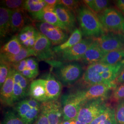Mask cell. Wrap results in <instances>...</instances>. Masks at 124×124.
<instances>
[{
	"label": "cell",
	"mask_w": 124,
	"mask_h": 124,
	"mask_svg": "<svg viewBox=\"0 0 124 124\" xmlns=\"http://www.w3.org/2000/svg\"><path fill=\"white\" fill-rule=\"evenodd\" d=\"M124 66V60L115 65L99 62L94 63L87 67L82 76V80L89 86L101 84H113Z\"/></svg>",
	"instance_id": "obj_1"
},
{
	"label": "cell",
	"mask_w": 124,
	"mask_h": 124,
	"mask_svg": "<svg viewBox=\"0 0 124 124\" xmlns=\"http://www.w3.org/2000/svg\"><path fill=\"white\" fill-rule=\"evenodd\" d=\"M62 84L51 73L33 80L30 85L29 96L41 103L58 99L62 92Z\"/></svg>",
	"instance_id": "obj_2"
},
{
	"label": "cell",
	"mask_w": 124,
	"mask_h": 124,
	"mask_svg": "<svg viewBox=\"0 0 124 124\" xmlns=\"http://www.w3.org/2000/svg\"><path fill=\"white\" fill-rule=\"evenodd\" d=\"M76 14L83 36L88 38H97L106 33L98 15L86 6L81 5Z\"/></svg>",
	"instance_id": "obj_3"
},
{
	"label": "cell",
	"mask_w": 124,
	"mask_h": 124,
	"mask_svg": "<svg viewBox=\"0 0 124 124\" xmlns=\"http://www.w3.org/2000/svg\"><path fill=\"white\" fill-rule=\"evenodd\" d=\"M46 62L51 66L56 78L63 85L69 86L74 84L82 75V67L78 62H64L55 60Z\"/></svg>",
	"instance_id": "obj_4"
},
{
	"label": "cell",
	"mask_w": 124,
	"mask_h": 124,
	"mask_svg": "<svg viewBox=\"0 0 124 124\" xmlns=\"http://www.w3.org/2000/svg\"><path fill=\"white\" fill-rule=\"evenodd\" d=\"M115 87L114 85L97 84L85 90H77L63 95L61 100L75 102L82 105L85 102L99 98H107L110 91Z\"/></svg>",
	"instance_id": "obj_5"
},
{
	"label": "cell",
	"mask_w": 124,
	"mask_h": 124,
	"mask_svg": "<svg viewBox=\"0 0 124 124\" xmlns=\"http://www.w3.org/2000/svg\"><path fill=\"white\" fill-rule=\"evenodd\" d=\"M107 98H99L84 103L80 108L75 120L76 124H90L108 107Z\"/></svg>",
	"instance_id": "obj_6"
},
{
	"label": "cell",
	"mask_w": 124,
	"mask_h": 124,
	"mask_svg": "<svg viewBox=\"0 0 124 124\" xmlns=\"http://www.w3.org/2000/svg\"><path fill=\"white\" fill-rule=\"evenodd\" d=\"M41 103L30 97L16 103L15 110L26 124H34L41 110Z\"/></svg>",
	"instance_id": "obj_7"
},
{
	"label": "cell",
	"mask_w": 124,
	"mask_h": 124,
	"mask_svg": "<svg viewBox=\"0 0 124 124\" xmlns=\"http://www.w3.org/2000/svg\"><path fill=\"white\" fill-rule=\"evenodd\" d=\"M97 15L106 33L122 31L124 15L118 9L108 8Z\"/></svg>",
	"instance_id": "obj_8"
},
{
	"label": "cell",
	"mask_w": 124,
	"mask_h": 124,
	"mask_svg": "<svg viewBox=\"0 0 124 124\" xmlns=\"http://www.w3.org/2000/svg\"><path fill=\"white\" fill-rule=\"evenodd\" d=\"M36 28L48 39L53 46H58L65 42L69 38V33L62 29L47 23H35Z\"/></svg>",
	"instance_id": "obj_9"
},
{
	"label": "cell",
	"mask_w": 124,
	"mask_h": 124,
	"mask_svg": "<svg viewBox=\"0 0 124 124\" xmlns=\"http://www.w3.org/2000/svg\"><path fill=\"white\" fill-rule=\"evenodd\" d=\"M95 39L105 54L113 51L124 49V34L120 32H106Z\"/></svg>",
	"instance_id": "obj_10"
},
{
	"label": "cell",
	"mask_w": 124,
	"mask_h": 124,
	"mask_svg": "<svg viewBox=\"0 0 124 124\" xmlns=\"http://www.w3.org/2000/svg\"><path fill=\"white\" fill-rule=\"evenodd\" d=\"M93 41V39L90 38L82 39L71 48L58 53L60 61L71 62L80 60Z\"/></svg>",
	"instance_id": "obj_11"
},
{
	"label": "cell",
	"mask_w": 124,
	"mask_h": 124,
	"mask_svg": "<svg viewBox=\"0 0 124 124\" xmlns=\"http://www.w3.org/2000/svg\"><path fill=\"white\" fill-rule=\"evenodd\" d=\"M41 110L46 115L50 124H61L63 121L61 102L58 99L42 102Z\"/></svg>",
	"instance_id": "obj_12"
},
{
	"label": "cell",
	"mask_w": 124,
	"mask_h": 124,
	"mask_svg": "<svg viewBox=\"0 0 124 124\" xmlns=\"http://www.w3.org/2000/svg\"><path fill=\"white\" fill-rule=\"evenodd\" d=\"M52 45L51 41L40 32L33 48L36 57L39 60L45 61L53 60L55 53L52 48Z\"/></svg>",
	"instance_id": "obj_13"
},
{
	"label": "cell",
	"mask_w": 124,
	"mask_h": 124,
	"mask_svg": "<svg viewBox=\"0 0 124 124\" xmlns=\"http://www.w3.org/2000/svg\"><path fill=\"white\" fill-rule=\"evenodd\" d=\"M11 66L29 80L34 79L39 74L38 62L33 57L27 58Z\"/></svg>",
	"instance_id": "obj_14"
},
{
	"label": "cell",
	"mask_w": 124,
	"mask_h": 124,
	"mask_svg": "<svg viewBox=\"0 0 124 124\" xmlns=\"http://www.w3.org/2000/svg\"><path fill=\"white\" fill-rule=\"evenodd\" d=\"M13 79V101L15 104L16 103L25 98L29 96L30 84H29L28 79L14 69Z\"/></svg>",
	"instance_id": "obj_15"
},
{
	"label": "cell",
	"mask_w": 124,
	"mask_h": 124,
	"mask_svg": "<svg viewBox=\"0 0 124 124\" xmlns=\"http://www.w3.org/2000/svg\"><path fill=\"white\" fill-rule=\"evenodd\" d=\"M13 75L14 69L11 67L7 80L0 87V102L6 106H12L14 105L13 101Z\"/></svg>",
	"instance_id": "obj_16"
},
{
	"label": "cell",
	"mask_w": 124,
	"mask_h": 124,
	"mask_svg": "<svg viewBox=\"0 0 124 124\" xmlns=\"http://www.w3.org/2000/svg\"><path fill=\"white\" fill-rule=\"evenodd\" d=\"M54 12L69 32L72 33L76 29V18L73 12L63 5L58 3L55 7Z\"/></svg>",
	"instance_id": "obj_17"
},
{
	"label": "cell",
	"mask_w": 124,
	"mask_h": 124,
	"mask_svg": "<svg viewBox=\"0 0 124 124\" xmlns=\"http://www.w3.org/2000/svg\"><path fill=\"white\" fill-rule=\"evenodd\" d=\"M40 32L33 25H28L19 32L18 38L23 46L27 49H33Z\"/></svg>",
	"instance_id": "obj_18"
},
{
	"label": "cell",
	"mask_w": 124,
	"mask_h": 124,
	"mask_svg": "<svg viewBox=\"0 0 124 124\" xmlns=\"http://www.w3.org/2000/svg\"><path fill=\"white\" fill-rule=\"evenodd\" d=\"M105 55L97 41L94 39L80 61L90 65L100 62Z\"/></svg>",
	"instance_id": "obj_19"
},
{
	"label": "cell",
	"mask_w": 124,
	"mask_h": 124,
	"mask_svg": "<svg viewBox=\"0 0 124 124\" xmlns=\"http://www.w3.org/2000/svg\"><path fill=\"white\" fill-rule=\"evenodd\" d=\"M31 15L32 18L38 21L48 23L69 33L66 28L60 22L54 12H45L42 10L38 13Z\"/></svg>",
	"instance_id": "obj_20"
},
{
	"label": "cell",
	"mask_w": 124,
	"mask_h": 124,
	"mask_svg": "<svg viewBox=\"0 0 124 124\" xmlns=\"http://www.w3.org/2000/svg\"><path fill=\"white\" fill-rule=\"evenodd\" d=\"M82 36L83 34L80 29L76 28L65 42L53 47V52L58 54L71 48L82 40Z\"/></svg>",
	"instance_id": "obj_21"
},
{
	"label": "cell",
	"mask_w": 124,
	"mask_h": 124,
	"mask_svg": "<svg viewBox=\"0 0 124 124\" xmlns=\"http://www.w3.org/2000/svg\"><path fill=\"white\" fill-rule=\"evenodd\" d=\"M24 9H19L12 11L11 18V32H20L25 25L27 18Z\"/></svg>",
	"instance_id": "obj_22"
},
{
	"label": "cell",
	"mask_w": 124,
	"mask_h": 124,
	"mask_svg": "<svg viewBox=\"0 0 124 124\" xmlns=\"http://www.w3.org/2000/svg\"><path fill=\"white\" fill-rule=\"evenodd\" d=\"M36 57V54L33 49H27L23 47L19 53L15 55H5L0 54V61L12 65V64L20 62L27 58Z\"/></svg>",
	"instance_id": "obj_23"
},
{
	"label": "cell",
	"mask_w": 124,
	"mask_h": 124,
	"mask_svg": "<svg viewBox=\"0 0 124 124\" xmlns=\"http://www.w3.org/2000/svg\"><path fill=\"white\" fill-rule=\"evenodd\" d=\"M12 10L5 7L0 8V35L4 38L11 32V18Z\"/></svg>",
	"instance_id": "obj_24"
},
{
	"label": "cell",
	"mask_w": 124,
	"mask_h": 124,
	"mask_svg": "<svg viewBox=\"0 0 124 124\" xmlns=\"http://www.w3.org/2000/svg\"><path fill=\"white\" fill-rule=\"evenodd\" d=\"M23 46L18 39L17 36L12 38L0 48V54L5 55H15L19 53Z\"/></svg>",
	"instance_id": "obj_25"
},
{
	"label": "cell",
	"mask_w": 124,
	"mask_h": 124,
	"mask_svg": "<svg viewBox=\"0 0 124 124\" xmlns=\"http://www.w3.org/2000/svg\"><path fill=\"white\" fill-rule=\"evenodd\" d=\"M90 124H117L115 109L111 107L108 106L105 111Z\"/></svg>",
	"instance_id": "obj_26"
},
{
	"label": "cell",
	"mask_w": 124,
	"mask_h": 124,
	"mask_svg": "<svg viewBox=\"0 0 124 124\" xmlns=\"http://www.w3.org/2000/svg\"><path fill=\"white\" fill-rule=\"evenodd\" d=\"M124 60V49L113 51L107 53L99 62L115 65Z\"/></svg>",
	"instance_id": "obj_27"
},
{
	"label": "cell",
	"mask_w": 124,
	"mask_h": 124,
	"mask_svg": "<svg viewBox=\"0 0 124 124\" xmlns=\"http://www.w3.org/2000/svg\"><path fill=\"white\" fill-rule=\"evenodd\" d=\"M83 2L89 9L98 14L108 8L110 2L106 0H85Z\"/></svg>",
	"instance_id": "obj_28"
},
{
	"label": "cell",
	"mask_w": 124,
	"mask_h": 124,
	"mask_svg": "<svg viewBox=\"0 0 124 124\" xmlns=\"http://www.w3.org/2000/svg\"><path fill=\"white\" fill-rule=\"evenodd\" d=\"M46 5L44 0H25L23 8L32 15L42 11Z\"/></svg>",
	"instance_id": "obj_29"
},
{
	"label": "cell",
	"mask_w": 124,
	"mask_h": 124,
	"mask_svg": "<svg viewBox=\"0 0 124 124\" xmlns=\"http://www.w3.org/2000/svg\"><path fill=\"white\" fill-rule=\"evenodd\" d=\"M1 124H26L17 113L11 110L5 112Z\"/></svg>",
	"instance_id": "obj_30"
},
{
	"label": "cell",
	"mask_w": 124,
	"mask_h": 124,
	"mask_svg": "<svg viewBox=\"0 0 124 124\" xmlns=\"http://www.w3.org/2000/svg\"><path fill=\"white\" fill-rule=\"evenodd\" d=\"M115 117L117 124H124V99L118 102L115 110Z\"/></svg>",
	"instance_id": "obj_31"
},
{
	"label": "cell",
	"mask_w": 124,
	"mask_h": 124,
	"mask_svg": "<svg viewBox=\"0 0 124 124\" xmlns=\"http://www.w3.org/2000/svg\"><path fill=\"white\" fill-rule=\"evenodd\" d=\"M24 2L25 0H6L2 1L3 4L6 8L12 11L17 9H24Z\"/></svg>",
	"instance_id": "obj_32"
},
{
	"label": "cell",
	"mask_w": 124,
	"mask_h": 124,
	"mask_svg": "<svg viewBox=\"0 0 124 124\" xmlns=\"http://www.w3.org/2000/svg\"><path fill=\"white\" fill-rule=\"evenodd\" d=\"M11 66L3 62H0V87L7 80Z\"/></svg>",
	"instance_id": "obj_33"
},
{
	"label": "cell",
	"mask_w": 124,
	"mask_h": 124,
	"mask_svg": "<svg viewBox=\"0 0 124 124\" xmlns=\"http://www.w3.org/2000/svg\"><path fill=\"white\" fill-rule=\"evenodd\" d=\"M80 1L75 0H59L58 3L63 5L73 12H76L77 10L81 6Z\"/></svg>",
	"instance_id": "obj_34"
},
{
	"label": "cell",
	"mask_w": 124,
	"mask_h": 124,
	"mask_svg": "<svg viewBox=\"0 0 124 124\" xmlns=\"http://www.w3.org/2000/svg\"><path fill=\"white\" fill-rule=\"evenodd\" d=\"M113 90L112 95V100L118 102L124 99V83L117 86Z\"/></svg>",
	"instance_id": "obj_35"
},
{
	"label": "cell",
	"mask_w": 124,
	"mask_h": 124,
	"mask_svg": "<svg viewBox=\"0 0 124 124\" xmlns=\"http://www.w3.org/2000/svg\"><path fill=\"white\" fill-rule=\"evenodd\" d=\"M34 124H50L46 115L43 111L41 110L40 115Z\"/></svg>",
	"instance_id": "obj_36"
},
{
	"label": "cell",
	"mask_w": 124,
	"mask_h": 124,
	"mask_svg": "<svg viewBox=\"0 0 124 124\" xmlns=\"http://www.w3.org/2000/svg\"><path fill=\"white\" fill-rule=\"evenodd\" d=\"M123 83H124V66L120 71L115 80L113 82L112 84L116 87L117 86Z\"/></svg>",
	"instance_id": "obj_37"
},
{
	"label": "cell",
	"mask_w": 124,
	"mask_h": 124,
	"mask_svg": "<svg viewBox=\"0 0 124 124\" xmlns=\"http://www.w3.org/2000/svg\"><path fill=\"white\" fill-rule=\"evenodd\" d=\"M115 4L119 10L124 14V0H118L115 1Z\"/></svg>",
	"instance_id": "obj_38"
},
{
	"label": "cell",
	"mask_w": 124,
	"mask_h": 124,
	"mask_svg": "<svg viewBox=\"0 0 124 124\" xmlns=\"http://www.w3.org/2000/svg\"><path fill=\"white\" fill-rule=\"evenodd\" d=\"M44 1L46 4L53 7H56L57 5L58 4V0H44Z\"/></svg>",
	"instance_id": "obj_39"
},
{
	"label": "cell",
	"mask_w": 124,
	"mask_h": 124,
	"mask_svg": "<svg viewBox=\"0 0 124 124\" xmlns=\"http://www.w3.org/2000/svg\"><path fill=\"white\" fill-rule=\"evenodd\" d=\"M61 124H76V120H70L67 121H63Z\"/></svg>",
	"instance_id": "obj_40"
},
{
	"label": "cell",
	"mask_w": 124,
	"mask_h": 124,
	"mask_svg": "<svg viewBox=\"0 0 124 124\" xmlns=\"http://www.w3.org/2000/svg\"><path fill=\"white\" fill-rule=\"evenodd\" d=\"M122 31H123V32L124 33V22L123 24V25H122Z\"/></svg>",
	"instance_id": "obj_41"
}]
</instances>
